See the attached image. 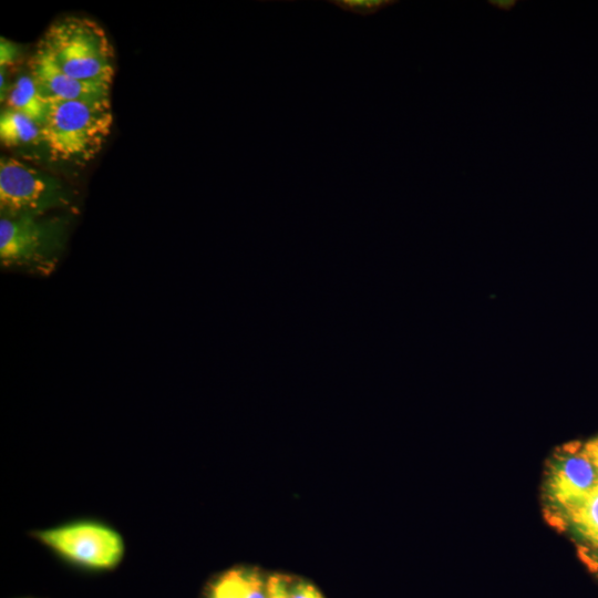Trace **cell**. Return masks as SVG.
Here are the masks:
<instances>
[{
  "label": "cell",
  "instance_id": "cell-1",
  "mask_svg": "<svg viewBox=\"0 0 598 598\" xmlns=\"http://www.w3.org/2000/svg\"><path fill=\"white\" fill-rule=\"evenodd\" d=\"M34 54L72 78L112 84V44L102 27L89 18L70 16L53 22Z\"/></svg>",
  "mask_w": 598,
  "mask_h": 598
},
{
  "label": "cell",
  "instance_id": "cell-2",
  "mask_svg": "<svg viewBox=\"0 0 598 598\" xmlns=\"http://www.w3.org/2000/svg\"><path fill=\"white\" fill-rule=\"evenodd\" d=\"M111 100L51 102L42 124V142L55 161L83 164L93 159L111 134Z\"/></svg>",
  "mask_w": 598,
  "mask_h": 598
},
{
  "label": "cell",
  "instance_id": "cell-3",
  "mask_svg": "<svg viewBox=\"0 0 598 598\" xmlns=\"http://www.w3.org/2000/svg\"><path fill=\"white\" fill-rule=\"evenodd\" d=\"M68 228L66 216H1V266L50 274L64 249Z\"/></svg>",
  "mask_w": 598,
  "mask_h": 598
},
{
  "label": "cell",
  "instance_id": "cell-4",
  "mask_svg": "<svg viewBox=\"0 0 598 598\" xmlns=\"http://www.w3.org/2000/svg\"><path fill=\"white\" fill-rule=\"evenodd\" d=\"M72 200L71 192L58 178L17 158L1 157V216H44L51 210L69 207Z\"/></svg>",
  "mask_w": 598,
  "mask_h": 598
},
{
  "label": "cell",
  "instance_id": "cell-5",
  "mask_svg": "<svg viewBox=\"0 0 598 598\" xmlns=\"http://www.w3.org/2000/svg\"><path fill=\"white\" fill-rule=\"evenodd\" d=\"M37 538L62 558L82 567L116 566L124 551L122 537L97 522L80 520L39 530Z\"/></svg>",
  "mask_w": 598,
  "mask_h": 598
},
{
  "label": "cell",
  "instance_id": "cell-6",
  "mask_svg": "<svg viewBox=\"0 0 598 598\" xmlns=\"http://www.w3.org/2000/svg\"><path fill=\"white\" fill-rule=\"evenodd\" d=\"M598 487V467L585 443L573 442L549 458L545 496L557 525Z\"/></svg>",
  "mask_w": 598,
  "mask_h": 598
},
{
  "label": "cell",
  "instance_id": "cell-7",
  "mask_svg": "<svg viewBox=\"0 0 598 598\" xmlns=\"http://www.w3.org/2000/svg\"><path fill=\"white\" fill-rule=\"evenodd\" d=\"M30 75L41 94L51 103L60 101H102L110 100L111 85L82 81L52 68L33 54Z\"/></svg>",
  "mask_w": 598,
  "mask_h": 598
},
{
  "label": "cell",
  "instance_id": "cell-8",
  "mask_svg": "<svg viewBox=\"0 0 598 598\" xmlns=\"http://www.w3.org/2000/svg\"><path fill=\"white\" fill-rule=\"evenodd\" d=\"M6 100L7 107L24 114L42 126L50 102L41 94L30 73L21 74L14 81Z\"/></svg>",
  "mask_w": 598,
  "mask_h": 598
},
{
  "label": "cell",
  "instance_id": "cell-9",
  "mask_svg": "<svg viewBox=\"0 0 598 598\" xmlns=\"http://www.w3.org/2000/svg\"><path fill=\"white\" fill-rule=\"evenodd\" d=\"M0 138L9 147L42 144V126L24 114L4 107L0 115Z\"/></svg>",
  "mask_w": 598,
  "mask_h": 598
},
{
  "label": "cell",
  "instance_id": "cell-10",
  "mask_svg": "<svg viewBox=\"0 0 598 598\" xmlns=\"http://www.w3.org/2000/svg\"><path fill=\"white\" fill-rule=\"evenodd\" d=\"M563 525L581 542L579 547L598 546V487L567 515Z\"/></svg>",
  "mask_w": 598,
  "mask_h": 598
},
{
  "label": "cell",
  "instance_id": "cell-11",
  "mask_svg": "<svg viewBox=\"0 0 598 598\" xmlns=\"http://www.w3.org/2000/svg\"><path fill=\"white\" fill-rule=\"evenodd\" d=\"M246 570L233 569L221 575L209 588L207 598H244Z\"/></svg>",
  "mask_w": 598,
  "mask_h": 598
},
{
  "label": "cell",
  "instance_id": "cell-12",
  "mask_svg": "<svg viewBox=\"0 0 598 598\" xmlns=\"http://www.w3.org/2000/svg\"><path fill=\"white\" fill-rule=\"evenodd\" d=\"M398 2L396 0H328V3L336 6L342 11L361 17L373 16Z\"/></svg>",
  "mask_w": 598,
  "mask_h": 598
},
{
  "label": "cell",
  "instance_id": "cell-13",
  "mask_svg": "<svg viewBox=\"0 0 598 598\" xmlns=\"http://www.w3.org/2000/svg\"><path fill=\"white\" fill-rule=\"evenodd\" d=\"M244 598H268V576L257 570H246Z\"/></svg>",
  "mask_w": 598,
  "mask_h": 598
},
{
  "label": "cell",
  "instance_id": "cell-14",
  "mask_svg": "<svg viewBox=\"0 0 598 598\" xmlns=\"http://www.w3.org/2000/svg\"><path fill=\"white\" fill-rule=\"evenodd\" d=\"M290 580L286 575L268 576V598H290Z\"/></svg>",
  "mask_w": 598,
  "mask_h": 598
},
{
  "label": "cell",
  "instance_id": "cell-15",
  "mask_svg": "<svg viewBox=\"0 0 598 598\" xmlns=\"http://www.w3.org/2000/svg\"><path fill=\"white\" fill-rule=\"evenodd\" d=\"M289 595L290 598H323L313 585L293 578L290 580Z\"/></svg>",
  "mask_w": 598,
  "mask_h": 598
},
{
  "label": "cell",
  "instance_id": "cell-16",
  "mask_svg": "<svg viewBox=\"0 0 598 598\" xmlns=\"http://www.w3.org/2000/svg\"><path fill=\"white\" fill-rule=\"evenodd\" d=\"M579 556L590 573L598 578V546L579 547Z\"/></svg>",
  "mask_w": 598,
  "mask_h": 598
},
{
  "label": "cell",
  "instance_id": "cell-17",
  "mask_svg": "<svg viewBox=\"0 0 598 598\" xmlns=\"http://www.w3.org/2000/svg\"><path fill=\"white\" fill-rule=\"evenodd\" d=\"M1 54H0V66L6 69L8 65L12 64L17 59V49L12 43L7 40L1 39Z\"/></svg>",
  "mask_w": 598,
  "mask_h": 598
},
{
  "label": "cell",
  "instance_id": "cell-18",
  "mask_svg": "<svg viewBox=\"0 0 598 598\" xmlns=\"http://www.w3.org/2000/svg\"><path fill=\"white\" fill-rule=\"evenodd\" d=\"M517 0H488L487 3L492 6L493 8H496L497 10L508 12L513 10L516 4Z\"/></svg>",
  "mask_w": 598,
  "mask_h": 598
},
{
  "label": "cell",
  "instance_id": "cell-19",
  "mask_svg": "<svg viewBox=\"0 0 598 598\" xmlns=\"http://www.w3.org/2000/svg\"><path fill=\"white\" fill-rule=\"evenodd\" d=\"M586 450L598 467V436L585 443Z\"/></svg>",
  "mask_w": 598,
  "mask_h": 598
}]
</instances>
